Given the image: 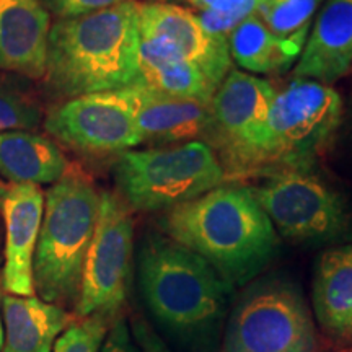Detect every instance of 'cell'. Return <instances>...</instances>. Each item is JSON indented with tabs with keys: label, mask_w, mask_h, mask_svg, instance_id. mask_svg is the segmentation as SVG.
<instances>
[{
	"label": "cell",
	"mask_w": 352,
	"mask_h": 352,
	"mask_svg": "<svg viewBox=\"0 0 352 352\" xmlns=\"http://www.w3.org/2000/svg\"><path fill=\"white\" fill-rule=\"evenodd\" d=\"M2 352H52L57 338L74 323L60 305L39 297H2Z\"/></svg>",
	"instance_id": "obj_17"
},
{
	"label": "cell",
	"mask_w": 352,
	"mask_h": 352,
	"mask_svg": "<svg viewBox=\"0 0 352 352\" xmlns=\"http://www.w3.org/2000/svg\"><path fill=\"white\" fill-rule=\"evenodd\" d=\"M314 308L320 327L336 338H352V245L328 250L316 267Z\"/></svg>",
	"instance_id": "obj_18"
},
{
	"label": "cell",
	"mask_w": 352,
	"mask_h": 352,
	"mask_svg": "<svg viewBox=\"0 0 352 352\" xmlns=\"http://www.w3.org/2000/svg\"><path fill=\"white\" fill-rule=\"evenodd\" d=\"M51 15L43 0H0V70L46 76Z\"/></svg>",
	"instance_id": "obj_14"
},
{
	"label": "cell",
	"mask_w": 352,
	"mask_h": 352,
	"mask_svg": "<svg viewBox=\"0 0 352 352\" xmlns=\"http://www.w3.org/2000/svg\"><path fill=\"white\" fill-rule=\"evenodd\" d=\"M39 120L41 113L33 103L0 85V132L30 131Z\"/></svg>",
	"instance_id": "obj_25"
},
{
	"label": "cell",
	"mask_w": 352,
	"mask_h": 352,
	"mask_svg": "<svg viewBox=\"0 0 352 352\" xmlns=\"http://www.w3.org/2000/svg\"><path fill=\"white\" fill-rule=\"evenodd\" d=\"M352 70V0H327L308 33L296 78L331 85Z\"/></svg>",
	"instance_id": "obj_16"
},
{
	"label": "cell",
	"mask_w": 352,
	"mask_h": 352,
	"mask_svg": "<svg viewBox=\"0 0 352 352\" xmlns=\"http://www.w3.org/2000/svg\"><path fill=\"white\" fill-rule=\"evenodd\" d=\"M184 2H188L191 7H195L196 10L202 12V10H206V8H209L210 6H212L215 0H184Z\"/></svg>",
	"instance_id": "obj_29"
},
{
	"label": "cell",
	"mask_w": 352,
	"mask_h": 352,
	"mask_svg": "<svg viewBox=\"0 0 352 352\" xmlns=\"http://www.w3.org/2000/svg\"><path fill=\"white\" fill-rule=\"evenodd\" d=\"M114 179L127 208L170 210L227 182L217 153L202 140L170 148L124 152L114 166Z\"/></svg>",
	"instance_id": "obj_6"
},
{
	"label": "cell",
	"mask_w": 352,
	"mask_h": 352,
	"mask_svg": "<svg viewBox=\"0 0 352 352\" xmlns=\"http://www.w3.org/2000/svg\"><path fill=\"white\" fill-rule=\"evenodd\" d=\"M157 2H168V3H173V2H178V0H157Z\"/></svg>",
	"instance_id": "obj_31"
},
{
	"label": "cell",
	"mask_w": 352,
	"mask_h": 352,
	"mask_svg": "<svg viewBox=\"0 0 352 352\" xmlns=\"http://www.w3.org/2000/svg\"><path fill=\"white\" fill-rule=\"evenodd\" d=\"M139 283L153 318L192 340L219 327L230 289L204 258L168 236H151L140 246Z\"/></svg>",
	"instance_id": "obj_3"
},
{
	"label": "cell",
	"mask_w": 352,
	"mask_h": 352,
	"mask_svg": "<svg viewBox=\"0 0 352 352\" xmlns=\"http://www.w3.org/2000/svg\"><path fill=\"white\" fill-rule=\"evenodd\" d=\"M3 344V321H2V270H0V352Z\"/></svg>",
	"instance_id": "obj_30"
},
{
	"label": "cell",
	"mask_w": 352,
	"mask_h": 352,
	"mask_svg": "<svg viewBox=\"0 0 352 352\" xmlns=\"http://www.w3.org/2000/svg\"><path fill=\"white\" fill-rule=\"evenodd\" d=\"M232 60L253 74L284 72L298 60L303 44L279 39L254 13L227 38Z\"/></svg>",
	"instance_id": "obj_21"
},
{
	"label": "cell",
	"mask_w": 352,
	"mask_h": 352,
	"mask_svg": "<svg viewBox=\"0 0 352 352\" xmlns=\"http://www.w3.org/2000/svg\"><path fill=\"white\" fill-rule=\"evenodd\" d=\"M132 334L142 352H171L165 341L155 333V329L142 318L132 321Z\"/></svg>",
	"instance_id": "obj_28"
},
{
	"label": "cell",
	"mask_w": 352,
	"mask_h": 352,
	"mask_svg": "<svg viewBox=\"0 0 352 352\" xmlns=\"http://www.w3.org/2000/svg\"><path fill=\"white\" fill-rule=\"evenodd\" d=\"M111 320L94 315L74 321L57 338L52 352H100Z\"/></svg>",
	"instance_id": "obj_24"
},
{
	"label": "cell",
	"mask_w": 352,
	"mask_h": 352,
	"mask_svg": "<svg viewBox=\"0 0 352 352\" xmlns=\"http://www.w3.org/2000/svg\"><path fill=\"white\" fill-rule=\"evenodd\" d=\"M100 352H142L134 338H132L129 324L124 318H114L104 338Z\"/></svg>",
	"instance_id": "obj_27"
},
{
	"label": "cell",
	"mask_w": 352,
	"mask_h": 352,
	"mask_svg": "<svg viewBox=\"0 0 352 352\" xmlns=\"http://www.w3.org/2000/svg\"><path fill=\"white\" fill-rule=\"evenodd\" d=\"M134 222L120 196L100 195L98 222L83 266L76 302L78 318L103 316L114 320L127 300L131 285Z\"/></svg>",
	"instance_id": "obj_10"
},
{
	"label": "cell",
	"mask_w": 352,
	"mask_h": 352,
	"mask_svg": "<svg viewBox=\"0 0 352 352\" xmlns=\"http://www.w3.org/2000/svg\"><path fill=\"white\" fill-rule=\"evenodd\" d=\"M259 3L261 0H215L197 16L210 34L227 39L241 21L258 12Z\"/></svg>",
	"instance_id": "obj_23"
},
{
	"label": "cell",
	"mask_w": 352,
	"mask_h": 352,
	"mask_svg": "<svg viewBox=\"0 0 352 352\" xmlns=\"http://www.w3.org/2000/svg\"><path fill=\"white\" fill-rule=\"evenodd\" d=\"M44 127L59 142L87 153H124L142 144L134 111L122 90L69 98L51 109Z\"/></svg>",
	"instance_id": "obj_11"
},
{
	"label": "cell",
	"mask_w": 352,
	"mask_h": 352,
	"mask_svg": "<svg viewBox=\"0 0 352 352\" xmlns=\"http://www.w3.org/2000/svg\"><path fill=\"white\" fill-rule=\"evenodd\" d=\"M139 83L178 98L209 103L217 90L210 78L195 64L179 59L145 39L139 41Z\"/></svg>",
	"instance_id": "obj_20"
},
{
	"label": "cell",
	"mask_w": 352,
	"mask_h": 352,
	"mask_svg": "<svg viewBox=\"0 0 352 352\" xmlns=\"http://www.w3.org/2000/svg\"><path fill=\"white\" fill-rule=\"evenodd\" d=\"M138 12L140 39L195 64L217 88L226 80L232 70L227 39L210 34L196 13L157 0L139 2Z\"/></svg>",
	"instance_id": "obj_12"
},
{
	"label": "cell",
	"mask_w": 352,
	"mask_h": 352,
	"mask_svg": "<svg viewBox=\"0 0 352 352\" xmlns=\"http://www.w3.org/2000/svg\"><path fill=\"white\" fill-rule=\"evenodd\" d=\"M129 100L142 142L173 144L208 135L210 101L171 96L135 83L122 88Z\"/></svg>",
	"instance_id": "obj_15"
},
{
	"label": "cell",
	"mask_w": 352,
	"mask_h": 352,
	"mask_svg": "<svg viewBox=\"0 0 352 352\" xmlns=\"http://www.w3.org/2000/svg\"><path fill=\"white\" fill-rule=\"evenodd\" d=\"M67 171L59 147L30 131L0 132V175L8 183L54 184Z\"/></svg>",
	"instance_id": "obj_19"
},
{
	"label": "cell",
	"mask_w": 352,
	"mask_h": 352,
	"mask_svg": "<svg viewBox=\"0 0 352 352\" xmlns=\"http://www.w3.org/2000/svg\"><path fill=\"white\" fill-rule=\"evenodd\" d=\"M315 347L314 320L298 289L266 280L233 308L220 352H315Z\"/></svg>",
	"instance_id": "obj_7"
},
{
	"label": "cell",
	"mask_w": 352,
	"mask_h": 352,
	"mask_svg": "<svg viewBox=\"0 0 352 352\" xmlns=\"http://www.w3.org/2000/svg\"><path fill=\"white\" fill-rule=\"evenodd\" d=\"M138 3L127 0L51 26L44 77L52 90L76 98L139 83Z\"/></svg>",
	"instance_id": "obj_2"
},
{
	"label": "cell",
	"mask_w": 352,
	"mask_h": 352,
	"mask_svg": "<svg viewBox=\"0 0 352 352\" xmlns=\"http://www.w3.org/2000/svg\"><path fill=\"white\" fill-rule=\"evenodd\" d=\"M43 2L47 10L54 13L57 19L67 20L120 6L127 0H43Z\"/></svg>",
	"instance_id": "obj_26"
},
{
	"label": "cell",
	"mask_w": 352,
	"mask_h": 352,
	"mask_svg": "<svg viewBox=\"0 0 352 352\" xmlns=\"http://www.w3.org/2000/svg\"><path fill=\"white\" fill-rule=\"evenodd\" d=\"M276 88L256 76L230 70L210 100V126L206 144L230 175L256 171Z\"/></svg>",
	"instance_id": "obj_8"
},
{
	"label": "cell",
	"mask_w": 352,
	"mask_h": 352,
	"mask_svg": "<svg viewBox=\"0 0 352 352\" xmlns=\"http://www.w3.org/2000/svg\"><path fill=\"white\" fill-rule=\"evenodd\" d=\"M327 0H261L256 15L271 33L305 46L315 13Z\"/></svg>",
	"instance_id": "obj_22"
},
{
	"label": "cell",
	"mask_w": 352,
	"mask_h": 352,
	"mask_svg": "<svg viewBox=\"0 0 352 352\" xmlns=\"http://www.w3.org/2000/svg\"><path fill=\"white\" fill-rule=\"evenodd\" d=\"M272 227L285 239L320 243L344 236L351 227L346 202L310 170H289L271 175L252 189Z\"/></svg>",
	"instance_id": "obj_9"
},
{
	"label": "cell",
	"mask_w": 352,
	"mask_h": 352,
	"mask_svg": "<svg viewBox=\"0 0 352 352\" xmlns=\"http://www.w3.org/2000/svg\"><path fill=\"white\" fill-rule=\"evenodd\" d=\"M6 222L2 287L12 296L33 297V261L44 214V192L32 183H0Z\"/></svg>",
	"instance_id": "obj_13"
},
{
	"label": "cell",
	"mask_w": 352,
	"mask_h": 352,
	"mask_svg": "<svg viewBox=\"0 0 352 352\" xmlns=\"http://www.w3.org/2000/svg\"><path fill=\"white\" fill-rule=\"evenodd\" d=\"M98 210L100 192L82 176L65 175L46 192L33 261L34 292L41 300L77 302Z\"/></svg>",
	"instance_id": "obj_4"
},
{
	"label": "cell",
	"mask_w": 352,
	"mask_h": 352,
	"mask_svg": "<svg viewBox=\"0 0 352 352\" xmlns=\"http://www.w3.org/2000/svg\"><path fill=\"white\" fill-rule=\"evenodd\" d=\"M164 228L170 240L204 258L228 285L256 277L277 248L276 228L252 189L235 184L170 209Z\"/></svg>",
	"instance_id": "obj_1"
},
{
	"label": "cell",
	"mask_w": 352,
	"mask_h": 352,
	"mask_svg": "<svg viewBox=\"0 0 352 352\" xmlns=\"http://www.w3.org/2000/svg\"><path fill=\"white\" fill-rule=\"evenodd\" d=\"M341 120L342 100L333 87L294 78L272 100L254 173L310 170Z\"/></svg>",
	"instance_id": "obj_5"
}]
</instances>
